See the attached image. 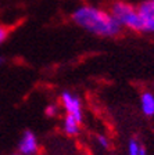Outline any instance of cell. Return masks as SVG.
Instances as JSON below:
<instances>
[{
  "label": "cell",
  "mask_w": 154,
  "mask_h": 155,
  "mask_svg": "<svg viewBox=\"0 0 154 155\" xmlns=\"http://www.w3.org/2000/svg\"><path fill=\"white\" fill-rule=\"evenodd\" d=\"M78 26L100 38H112L121 32L122 26L110 11L94 6H82L72 13Z\"/></svg>",
  "instance_id": "6da1fadb"
},
{
  "label": "cell",
  "mask_w": 154,
  "mask_h": 155,
  "mask_svg": "<svg viewBox=\"0 0 154 155\" xmlns=\"http://www.w3.org/2000/svg\"><path fill=\"white\" fill-rule=\"evenodd\" d=\"M110 13L114 15V18L118 21L122 28L135 31V32H143V21H142L138 7L132 6L131 3H126V2H115L111 6Z\"/></svg>",
  "instance_id": "7a4b0ae2"
},
{
  "label": "cell",
  "mask_w": 154,
  "mask_h": 155,
  "mask_svg": "<svg viewBox=\"0 0 154 155\" xmlns=\"http://www.w3.org/2000/svg\"><path fill=\"white\" fill-rule=\"evenodd\" d=\"M60 98H61V104H63V107H64V110L67 111L68 115H72L75 119L82 122V119H84V111H82V103H80L79 97L77 94L65 90L61 93Z\"/></svg>",
  "instance_id": "3957f363"
},
{
  "label": "cell",
  "mask_w": 154,
  "mask_h": 155,
  "mask_svg": "<svg viewBox=\"0 0 154 155\" xmlns=\"http://www.w3.org/2000/svg\"><path fill=\"white\" fill-rule=\"evenodd\" d=\"M143 21V32L154 33V0H143L138 6Z\"/></svg>",
  "instance_id": "277c9868"
},
{
  "label": "cell",
  "mask_w": 154,
  "mask_h": 155,
  "mask_svg": "<svg viewBox=\"0 0 154 155\" xmlns=\"http://www.w3.org/2000/svg\"><path fill=\"white\" fill-rule=\"evenodd\" d=\"M39 148V143L32 130H25L18 141V152L21 155H35Z\"/></svg>",
  "instance_id": "5b68a950"
},
{
  "label": "cell",
  "mask_w": 154,
  "mask_h": 155,
  "mask_svg": "<svg viewBox=\"0 0 154 155\" xmlns=\"http://www.w3.org/2000/svg\"><path fill=\"white\" fill-rule=\"evenodd\" d=\"M140 108L146 116H154V94L151 91H145L140 96Z\"/></svg>",
  "instance_id": "8992f818"
},
{
  "label": "cell",
  "mask_w": 154,
  "mask_h": 155,
  "mask_svg": "<svg viewBox=\"0 0 154 155\" xmlns=\"http://www.w3.org/2000/svg\"><path fill=\"white\" fill-rule=\"evenodd\" d=\"M79 120L75 119L72 115H65L64 118V125H63V127H64V132L67 133L68 136H75L79 133Z\"/></svg>",
  "instance_id": "52a82bcc"
},
{
  "label": "cell",
  "mask_w": 154,
  "mask_h": 155,
  "mask_svg": "<svg viewBox=\"0 0 154 155\" xmlns=\"http://www.w3.org/2000/svg\"><path fill=\"white\" fill-rule=\"evenodd\" d=\"M140 151V144L135 139H131L128 143V155H139Z\"/></svg>",
  "instance_id": "ba28073f"
},
{
  "label": "cell",
  "mask_w": 154,
  "mask_h": 155,
  "mask_svg": "<svg viewBox=\"0 0 154 155\" xmlns=\"http://www.w3.org/2000/svg\"><path fill=\"white\" fill-rule=\"evenodd\" d=\"M97 143H99V145L101 147V148H104V150L110 148V140L107 139L104 134H99V136H97Z\"/></svg>",
  "instance_id": "9c48e42d"
},
{
  "label": "cell",
  "mask_w": 154,
  "mask_h": 155,
  "mask_svg": "<svg viewBox=\"0 0 154 155\" xmlns=\"http://www.w3.org/2000/svg\"><path fill=\"white\" fill-rule=\"evenodd\" d=\"M57 111H58V108H57V105H54V104H49L47 107H46V110H45V112H46V115L47 116H54V115H57Z\"/></svg>",
  "instance_id": "30bf717a"
},
{
  "label": "cell",
  "mask_w": 154,
  "mask_h": 155,
  "mask_svg": "<svg viewBox=\"0 0 154 155\" xmlns=\"http://www.w3.org/2000/svg\"><path fill=\"white\" fill-rule=\"evenodd\" d=\"M6 38H7V31L4 28H2V26H0V45L6 40Z\"/></svg>",
  "instance_id": "8fae6325"
},
{
  "label": "cell",
  "mask_w": 154,
  "mask_h": 155,
  "mask_svg": "<svg viewBox=\"0 0 154 155\" xmlns=\"http://www.w3.org/2000/svg\"><path fill=\"white\" fill-rule=\"evenodd\" d=\"M139 155H147V151H146L145 147H142L140 145V151H139Z\"/></svg>",
  "instance_id": "7c38bea8"
},
{
  "label": "cell",
  "mask_w": 154,
  "mask_h": 155,
  "mask_svg": "<svg viewBox=\"0 0 154 155\" xmlns=\"http://www.w3.org/2000/svg\"><path fill=\"white\" fill-rule=\"evenodd\" d=\"M3 62H4V58H3V57H0V67L3 65Z\"/></svg>",
  "instance_id": "4fadbf2b"
},
{
  "label": "cell",
  "mask_w": 154,
  "mask_h": 155,
  "mask_svg": "<svg viewBox=\"0 0 154 155\" xmlns=\"http://www.w3.org/2000/svg\"><path fill=\"white\" fill-rule=\"evenodd\" d=\"M13 155H21V154H19V152H15V154H13Z\"/></svg>",
  "instance_id": "5bb4252c"
}]
</instances>
